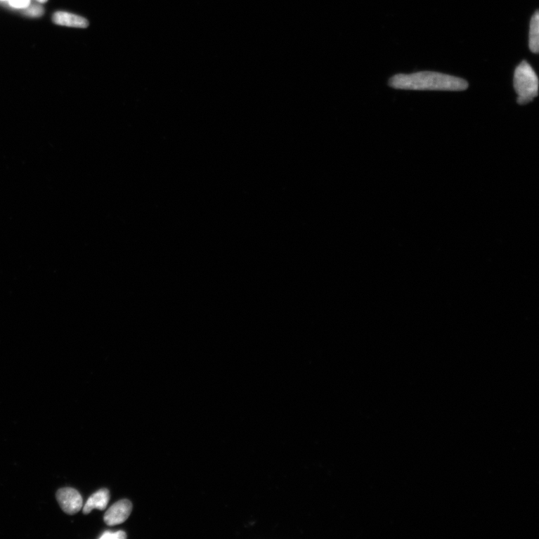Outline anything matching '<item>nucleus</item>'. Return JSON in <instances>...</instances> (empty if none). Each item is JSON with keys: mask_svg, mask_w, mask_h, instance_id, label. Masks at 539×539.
I'll return each instance as SVG.
<instances>
[{"mask_svg": "<svg viewBox=\"0 0 539 539\" xmlns=\"http://www.w3.org/2000/svg\"><path fill=\"white\" fill-rule=\"evenodd\" d=\"M395 89L408 90L464 91L469 86L465 79L434 72L399 74L389 80Z\"/></svg>", "mask_w": 539, "mask_h": 539, "instance_id": "1", "label": "nucleus"}, {"mask_svg": "<svg viewBox=\"0 0 539 539\" xmlns=\"http://www.w3.org/2000/svg\"><path fill=\"white\" fill-rule=\"evenodd\" d=\"M53 22L56 25L67 27L84 29L89 27V21L86 18L67 11H57L53 15Z\"/></svg>", "mask_w": 539, "mask_h": 539, "instance_id": "5", "label": "nucleus"}, {"mask_svg": "<svg viewBox=\"0 0 539 539\" xmlns=\"http://www.w3.org/2000/svg\"><path fill=\"white\" fill-rule=\"evenodd\" d=\"M110 498V491L106 488L96 491L86 502L83 510L84 513L86 514H89L93 509H99L100 511L106 509Z\"/></svg>", "mask_w": 539, "mask_h": 539, "instance_id": "6", "label": "nucleus"}, {"mask_svg": "<svg viewBox=\"0 0 539 539\" xmlns=\"http://www.w3.org/2000/svg\"><path fill=\"white\" fill-rule=\"evenodd\" d=\"M514 87L518 94V104H529L538 95V79L531 65L524 60L514 71Z\"/></svg>", "mask_w": 539, "mask_h": 539, "instance_id": "2", "label": "nucleus"}, {"mask_svg": "<svg viewBox=\"0 0 539 539\" xmlns=\"http://www.w3.org/2000/svg\"><path fill=\"white\" fill-rule=\"evenodd\" d=\"M7 5L17 10H25L31 5V0H10Z\"/></svg>", "mask_w": 539, "mask_h": 539, "instance_id": "9", "label": "nucleus"}, {"mask_svg": "<svg viewBox=\"0 0 539 539\" xmlns=\"http://www.w3.org/2000/svg\"><path fill=\"white\" fill-rule=\"evenodd\" d=\"M126 538H127V535L124 531H106L100 537V539H124Z\"/></svg>", "mask_w": 539, "mask_h": 539, "instance_id": "10", "label": "nucleus"}, {"mask_svg": "<svg viewBox=\"0 0 539 539\" xmlns=\"http://www.w3.org/2000/svg\"><path fill=\"white\" fill-rule=\"evenodd\" d=\"M132 508V503L129 500H122L114 503L105 514V522L108 526L124 523L129 518Z\"/></svg>", "mask_w": 539, "mask_h": 539, "instance_id": "4", "label": "nucleus"}, {"mask_svg": "<svg viewBox=\"0 0 539 539\" xmlns=\"http://www.w3.org/2000/svg\"><path fill=\"white\" fill-rule=\"evenodd\" d=\"M35 1H37L39 4H43L47 3L48 0H35Z\"/></svg>", "mask_w": 539, "mask_h": 539, "instance_id": "11", "label": "nucleus"}, {"mask_svg": "<svg viewBox=\"0 0 539 539\" xmlns=\"http://www.w3.org/2000/svg\"><path fill=\"white\" fill-rule=\"evenodd\" d=\"M56 499L63 510L67 514H76L83 508L82 496L74 488L60 489L56 493Z\"/></svg>", "mask_w": 539, "mask_h": 539, "instance_id": "3", "label": "nucleus"}, {"mask_svg": "<svg viewBox=\"0 0 539 539\" xmlns=\"http://www.w3.org/2000/svg\"><path fill=\"white\" fill-rule=\"evenodd\" d=\"M9 1L10 0H0V2L5 3V4H7Z\"/></svg>", "mask_w": 539, "mask_h": 539, "instance_id": "12", "label": "nucleus"}, {"mask_svg": "<svg viewBox=\"0 0 539 539\" xmlns=\"http://www.w3.org/2000/svg\"><path fill=\"white\" fill-rule=\"evenodd\" d=\"M39 4H31L28 8L22 10V13H24V14L27 16L32 18L41 17L44 14V8Z\"/></svg>", "mask_w": 539, "mask_h": 539, "instance_id": "8", "label": "nucleus"}, {"mask_svg": "<svg viewBox=\"0 0 539 539\" xmlns=\"http://www.w3.org/2000/svg\"><path fill=\"white\" fill-rule=\"evenodd\" d=\"M529 48L532 53L539 51V13L536 11L531 18L529 33Z\"/></svg>", "mask_w": 539, "mask_h": 539, "instance_id": "7", "label": "nucleus"}]
</instances>
